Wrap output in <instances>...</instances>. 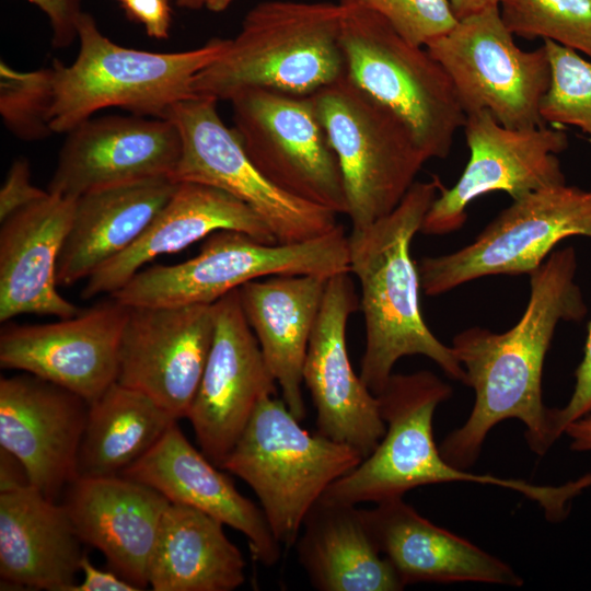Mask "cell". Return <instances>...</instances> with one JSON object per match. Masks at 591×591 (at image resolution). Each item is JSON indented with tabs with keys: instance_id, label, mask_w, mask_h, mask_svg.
<instances>
[{
	"instance_id": "d6986e66",
	"label": "cell",
	"mask_w": 591,
	"mask_h": 591,
	"mask_svg": "<svg viewBox=\"0 0 591 591\" xmlns=\"http://www.w3.org/2000/svg\"><path fill=\"white\" fill-rule=\"evenodd\" d=\"M89 406L31 373L0 379V448L21 462L30 484L49 499L57 500L78 477Z\"/></svg>"
},
{
	"instance_id": "603a6c76",
	"label": "cell",
	"mask_w": 591,
	"mask_h": 591,
	"mask_svg": "<svg viewBox=\"0 0 591 591\" xmlns=\"http://www.w3.org/2000/svg\"><path fill=\"white\" fill-rule=\"evenodd\" d=\"M220 230L244 232L267 244L278 243L265 221L234 196L210 185L178 182L142 234L86 278L81 297L88 300L99 294L111 296L147 263L179 252Z\"/></svg>"
},
{
	"instance_id": "4fadbf2b",
	"label": "cell",
	"mask_w": 591,
	"mask_h": 591,
	"mask_svg": "<svg viewBox=\"0 0 591 591\" xmlns=\"http://www.w3.org/2000/svg\"><path fill=\"white\" fill-rule=\"evenodd\" d=\"M229 102L233 130L271 183L293 197L347 213L341 169L312 95L247 89Z\"/></svg>"
},
{
	"instance_id": "f35d334b",
	"label": "cell",
	"mask_w": 591,
	"mask_h": 591,
	"mask_svg": "<svg viewBox=\"0 0 591 591\" xmlns=\"http://www.w3.org/2000/svg\"><path fill=\"white\" fill-rule=\"evenodd\" d=\"M127 18L140 23L146 33L155 39H166L172 23L170 0H117Z\"/></svg>"
},
{
	"instance_id": "5bb4252c",
	"label": "cell",
	"mask_w": 591,
	"mask_h": 591,
	"mask_svg": "<svg viewBox=\"0 0 591 591\" xmlns=\"http://www.w3.org/2000/svg\"><path fill=\"white\" fill-rule=\"evenodd\" d=\"M470 159L451 188L441 185L421 224L427 235H444L461 229L466 208L493 192L513 200L530 193L565 184L558 154L567 149V134L546 127L507 128L487 109L466 114L463 126Z\"/></svg>"
},
{
	"instance_id": "ba28073f",
	"label": "cell",
	"mask_w": 591,
	"mask_h": 591,
	"mask_svg": "<svg viewBox=\"0 0 591 591\" xmlns=\"http://www.w3.org/2000/svg\"><path fill=\"white\" fill-rule=\"evenodd\" d=\"M339 273H350L348 235L340 224L293 244H267L244 232L220 230L204 239L196 256L140 269L111 296L127 306L213 304L259 278Z\"/></svg>"
},
{
	"instance_id": "7a4b0ae2",
	"label": "cell",
	"mask_w": 591,
	"mask_h": 591,
	"mask_svg": "<svg viewBox=\"0 0 591 591\" xmlns=\"http://www.w3.org/2000/svg\"><path fill=\"white\" fill-rule=\"evenodd\" d=\"M441 185L437 175L415 182L392 212L348 235L349 270L360 283L366 328L359 375L374 395L405 356H425L450 379L466 381L452 347L440 341L422 317L420 277L410 253Z\"/></svg>"
},
{
	"instance_id": "ac0fdd59",
	"label": "cell",
	"mask_w": 591,
	"mask_h": 591,
	"mask_svg": "<svg viewBox=\"0 0 591 591\" xmlns=\"http://www.w3.org/2000/svg\"><path fill=\"white\" fill-rule=\"evenodd\" d=\"M359 305L349 273L328 278L303 366V383L316 409L317 432L346 443L364 459L383 438L386 426L379 402L354 371L346 327Z\"/></svg>"
},
{
	"instance_id": "836d02e7",
	"label": "cell",
	"mask_w": 591,
	"mask_h": 591,
	"mask_svg": "<svg viewBox=\"0 0 591 591\" xmlns=\"http://www.w3.org/2000/svg\"><path fill=\"white\" fill-rule=\"evenodd\" d=\"M551 83L541 103L545 123L578 127L591 142V60L545 39Z\"/></svg>"
},
{
	"instance_id": "484cf974",
	"label": "cell",
	"mask_w": 591,
	"mask_h": 591,
	"mask_svg": "<svg viewBox=\"0 0 591 591\" xmlns=\"http://www.w3.org/2000/svg\"><path fill=\"white\" fill-rule=\"evenodd\" d=\"M63 503L28 484L0 490V577L20 589L68 591L84 553Z\"/></svg>"
},
{
	"instance_id": "9c48e42d",
	"label": "cell",
	"mask_w": 591,
	"mask_h": 591,
	"mask_svg": "<svg viewBox=\"0 0 591 591\" xmlns=\"http://www.w3.org/2000/svg\"><path fill=\"white\" fill-rule=\"evenodd\" d=\"M337 155L347 216L360 229L392 212L429 160L405 124L347 73L312 95Z\"/></svg>"
},
{
	"instance_id": "e0dca14e",
	"label": "cell",
	"mask_w": 591,
	"mask_h": 591,
	"mask_svg": "<svg viewBox=\"0 0 591 591\" xmlns=\"http://www.w3.org/2000/svg\"><path fill=\"white\" fill-rule=\"evenodd\" d=\"M215 333L213 304L129 306L116 382L186 418Z\"/></svg>"
},
{
	"instance_id": "8d00e7d4",
	"label": "cell",
	"mask_w": 591,
	"mask_h": 591,
	"mask_svg": "<svg viewBox=\"0 0 591 591\" xmlns=\"http://www.w3.org/2000/svg\"><path fill=\"white\" fill-rule=\"evenodd\" d=\"M47 193L32 184L28 161L24 158L14 160L0 189V221Z\"/></svg>"
},
{
	"instance_id": "5b68a950",
	"label": "cell",
	"mask_w": 591,
	"mask_h": 591,
	"mask_svg": "<svg viewBox=\"0 0 591 591\" xmlns=\"http://www.w3.org/2000/svg\"><path fill=\"white\" fill-rule=\"evenodd\" d=\"M339 3L347 76L405 124L429 160L447 158L466 115L444 69L380 14Z\"/></svg>"
},
{
	"instance_id": "1f68e13d",
	"label": "cell",
	"mask_w": 591,
	"mask_h": 591,
	"mask_svg": "<svg viewBox=\"0 0 591 591\" xmlns=\"http://www.w3.org/2000/svg\"><path fill=\"white\" fill-rule=\"evenodd\" d=\"M499 9L513 35L548 39L591 59V0H500Z\"/></svg>"
},
{
	"instance_id": "8992f818",
	"label": "cell",
	"mask_w": 591,
	"mask_h": 591,
	"mask_svg": "<svg viewBox=\"0 0 591 591\" xmlns=\"http://www.w3.org/2000/svg\"><path fill=\"white\" fill-rule=\"evenodd\" d=\"M452 396L433 372L393 373L376 395L386 430L374 451L332 483L322 498L343 503H379L424 485L466 482L493 485L528 498L536 485L525 479L472 474L450 464L434 443L436 408Z\"/></svg>"
},
{
	"instance_id": "74e56055",
	"label": "cell",
	"mask_w": 591,
	"mask_h": 591,
	"mask_svg": "<svg viewBox=\"0 0 591 591\" xmlns=\"http://www.w3.org/2000/svg\"><path fill=\"white\" fill-rule=\"evenodd\" d=\"M40 9L53 30V46L68 47L78 38V21L82 14L81 0H27Z\"/></svg>"
},
{
	"instance_id": "ab89813d",
	"label": "cell",
	"mask_w": 591,
	"mask_h": 591,
	"mask_svg": "<svg viewBox=\"0 0 591 591\" xmlns=\"http://www.w3.org/2000/svg\"><path fill=\"white\" fill-rule=\"evenodd\" d=\"M80 569L83 581L71 586L68 591H138L139 589L118 576L115 571H104L96 568L84 554Z\"/></svg>"
},
{
	"instance_id": "60d3db41",
	"label": "cell",
	"mask_w": 591,
	"mask_h": 591,
	"mask_svg": "<svg viewBox=\"0 0 591 591\" xmlns=\"http://www.w3.org/2000/svg\"><path fill=\"white\" fill-rule=\"evenodd\" d=\"M564 433L570 438V449L577 452L591 451V414L586 415L566 428Z\"/></svg>"
},
{
	"instance_id": "b9f144b4",
	"label": "cell",
	"mask_w": 591,
	"mask_h": 591,
	"mask_svg": "<svg viewBox=\"0 0 591 591\" xmlns=\"http://www.w3.org/2000/svg\"><path fill=\"white\" fill-rule=\"evenodd\" d=\"M457 20L488 8L499 7L500 0H449Z\"/></svg>"
},
{
	"instance_id": "277c9868",
	"label": "cell",
	"mask_w": 591,
	"mask_h": 591,
	"mask_svg": "<svg viewBox=\"0 0 591 591\" xmlns=\"http://www.w3.org/2000/svg\"><path fill=\"white\" fill-rule=\"evenodd\" d=\"M79 54L71 65L55 59L54 132H68L94 113L120 107L134 115L165 118L176 103L194 96V77L223 50L227 39L201 47L152 53L124 47L103 35L94 18L78 21Z\"/></svg>"
},
{
	"instance_id": "44dd1931",
	"label": "cell",
	"mask_w": 591,
	"mask_h": 591,
	"mask_svg": "<svg viewBox=\"0 0 591 591\" xmlns=\"http://www.w3.org/2000/svg\"><path fill=\"white\" fill-rule=\"evenodd\" d=\"M186 439L174 421L157 443L120 474L146 484L170 502L197 509L248 541L253 557L265 566L280 558L276 540L262 510Z\"/></svg>"
},
{
	"instance_id": "4316f807",
	"label": "cell",
	"mask_w": 591,
	"mask_h": 591,
	"mask_svg": "<svg viewBox=\"0 0 591 591\" xmlns=\"http://www.w3.org/2000/svg\"><path fill=\"white\" fill-rule=\"evenodd\" d=\"M328 278L275 275L237 289L246 321L280 386L282 401L300 421L306 415L303 366Z\"/></svg>"
},
{
	"instance_id": "4dcf8cb0",
	"label": "cell",
	"mask_w": 591,
	"mask_h": 591,
	"mask_svg": "<svg viewBox=\"0 0 591 591\" xmlns=\"http://www.w3.org/2000/svg\"><path fill=\"white\" fill-rule=\"evenodd\" d=\"M177 419L152 398L117 382L89 406L78 477L120 475Z\"/></svg>"
},
{
	"instance_id": "8fae6325",
	"label": "cell",
	"mask_w": 591,
	"mask_h": 591,
	"mask_svg": "<svg viewBox=\"0 0 591 591\" xmlns=\"http://www.w3.org/2000/svg\"><path fill=\"white\" fill-rule=\"evenodd\" d=\"M591 237V189L565 184L530 193L499 212L464 247L418 263L427 296L493 275H530L570 236Z\"/></svg>"
},
{
	"instance_id": "d590c367",
	"label": "cell",
	"mask_w": 591,
	"mask_h": 591,
	"mask_svg": "<svg viewBox=\"0 0 591 591\" xmlns=\"http://www.w3.org/2000/svg\"><path fill=\"white\" fill-rule=\"evenodd\" d=\"M575 378V387L567 404L561 408H551V427L556 441L570 422L591 414V321L583 358L576 369Z\"/></svg>"
},
{
	"instance_id": "ee69618b",
	"label": "cell",
	"mask_w": 591,
	"mask_h": 591,
	"mask_svg": "<svg viewBox=\"0 0 591 591\" xmlns=\"http://www.w3.org/2000/svg\"><path fill=\"white\" fill-rule=\"evenodd\" d=\"M207 0H175L176 5L183 9L198 10L206 5Z\"/></svg>"
},
{
	"instance_id": "2e32d148",
	"label": "cell",
	"mask_w": 591,
	"mask_h": 591,
	"mask_svg": "<svg viewBox=\"0 0 591 591\" xmlns=\"http://www.w3.org/2000/svg\"><path fill=\"white\" fill-rule=\"evenodd\" d=\"M128 311L109 296L58 322L5 324L0 333V366L53 382L92 404L117 380Z\"/></svg>"
},
{
	"instance_id": "83f0119b",
	"label": "cell",
	"mask_w": 591,
	"mask_h": 591,
	"mask_svg": "<svg viewBox=\"0 0 591 591\" xmlns=\"http://www.w3.org/2000/svg\"><path fill=\"white\" fill-rule=\"evenodd\" d=\"M178 182L157 176L113 185L76 198L57 262L59 286L86 279L128 248L171 198Z\"/></svg>"
},
{
	"instance_id": "ffe728a7",
	"label": "cell",
	"mask_w": 591,
	"mask_h": 591,
	"mask_svg": "<svg viewBox=\"0 0 591 591\" xmlns=\"http://www.w3.org/2000/svg\"><path fill=\"white\" fill-rule=\"evenodd\" d=\"M67 134L47 190L71 198L143 178L172 177L182 151L177 127L161 117H90Z\"/></svg>"
},
{
	"instance_id": "7402d4cb",
	"label": "cell",
	"mask_w": 591,
	"mask_h": 591,
	"mask_svg": "<svg viewBox=\"0 0 591 591\" xmlns=\"http://www.w3.org/2000/svg\"><path fill=\"white\" fill-rule=\"evenodd\" d=\"M62 502L82 541L101 551L118 576L143 590L162 515L170 501L121 476L77 477Z\"/></svg>"
},
{
	"instance_id": "cb8c5ba5",
	"label": "cell",
	"mask_w": 591,
	"mask_h": 591,
	"mask_svg": "<svg viewBox=\"0 0 591 591\" xmlns=\"http://www.w3.org/2000/svg\"><path fill=\"white\" fill-rule=\"evenodd\" d=\"M76 198L47 193L0 221V321L23 314L68 318L82 310L58 292L57 262Z\"/></svg>"
},
{
	"instance_id": "9a60e30c",
	"label": "cell",
	"mask_w": 591,
	"mask_h": 591,
	"mask_svg": "<svg viewBox=\"0 0 591 591\" xmlns=\"http://www.w3.org/2000/svg\"><path fill=\"white\" fill-rule=\"evenodd\" d=\"M237 289L213 303L212 344L186 416L201 452L220 468L258 404L274 396L277 383L246 321Z\"/></svg>"
},
{
	"instance_id": "7bdbcfd3",
	"label": "cell",
	"mask_w": 591,
	"mask_h": 591,
	"mask_svg": "<svg viewBox=\"0 0 591 591\" xmlns=\"http://www.w3.org/2000/svg\"><path fill=\"white\" fill-rule=\"evenodd\" d=\"M234 0H207L205 8L209 11L219 13L229 8Z\"/></svg>"
},
{
	"instance_id": "f1b7e54d",
	"label": "cell",
	"mask_w": 591,
	"mask_h": 591,
	"mask_svg": "<svg viewBox=\"0 0 591 591\" xmlns=\"http://www.w3.org/2000/svg\"><path fill=\"white\" fill-rule=\"evenodd\" d=\"M298 558L320 591H398L404 584L379 552L363 509L320 498L296 542Z\"/></svg>"
},
{
	"instance_id": "52a82bcc",
	"label": "cell",
	"mask_w": 591,
	"mask_h": 591,
	"mask_svg": "<svg viewBox=\"0 0 591 591\" xmlns=\"http://www.w3.org/2000/svg\"><path fill=\"white\" fill-rule=\"evenodd\" d=\"M362 460L352 447L306 431L282 399L268 396L221 468L254 490L276 540L292 547L311 507Z\"/></svg>"
},
{
	"instance_id": "d4e9b609",
	"label": "cell",
	"mask_w": 591,
	"mask_h": 591,
	"mask_svg": "<svg viewBox=\"0 0 591 591\" xmlns=\"http://www.w3.org/2000/svg\"><path fill=\"white\" fill-rule=\"evenodd\" d=\"M363 515L379 552L404 587L417 582L520 587L524 582L506 561L430 522L403 497L363 509Z\"/></svg>"
},
{
	"instance_id": "7c38bea8",
	"label": "cell",
	"mask_w": 591,
	"mask_h": 591,
	"mask_svg": "<svg viewBox=\"0 0 591 591\" xmlns=\"http://www.w3.org/2000/svg\"><path fill=\"white\" fill-rule=\"evenodd\" d=\"M218 100L194 95L176 103L165 118L178 129L182 151L172 178L220 188L252 208L278 243L293 244L324 235L337 213L289 195L251 161L233 128L222 121Z\"/></svg>"
},
{
	"instance_id": "30bf717a",
	"label": "cell",
	"mask_w": 591,
	"mask_h": 591,
	"mask_svg": "<svg viewBox=\"0 0 591 591\" xmlns=\"http://www.w3.org/2000/svg\"><path fill=\"white\" fill-rule=\"evenodd\" d=\"M426 49L449 76L466 114L489 111L507 128L545 125L541 103L551 83L547 50L521 49L499 7L457 20Z\"/></svg>"
},
{
	"instance_id": "3957f363",
	"label": "cell",
	"mask_w": 591,
	"mask_h": 591,
	"mask_svg": "<svg viewBox=\"0 0 591 591\" xmlns=\"http://www.w3.org/2000/svg\"><path fill=\"white\" fill-rule=\"evenodd\" d=\"M340 23L339 2H260L221 54L197 72L192 91L218 101L247 89L313 95L347 73Z\"/></svg>"
},
{
	"instance_id": "f546056e",
	"label": "cell",
	"mask_w": 591,
	"mask_h": 591,
	"mask_svg": "<svg viewBox=\"0 0 591 591\" xmlns=\"http://www.w3.org/2000/svg\"><path fill=\"white\" fill-rule=\"evenodd\" d=\"M223 523L188 506L170 502L149 564L154 591H232L245 581L246 563Z\"/></svg>"
},
{
	"instance_id": "d6a6232c",
	"label": "cell",
	"mask_w": 591,
	"mask_h": 591,
	"mask_svg": "<svg viewBox=\"0 0 591 591\" xmlns=\"http://www.w3.org/2000/svg\"><path fill=\"white\" fill-rule=\"evenodd\" d=\"M55 99L53 66L19 71L0 62V114L5 127L19 139L40 140L54 131L50 113Z\"/></svg>"
},
{
	"instance_id": "6da1fadb",
	"label": "cell",
	"mask_w": 591,
	"mask_h": 591,
	"mask_svg": "<svg viewBox=\"0 0 591 591\" xmlns=\"http://www.w3.org/2000/svg\"><path fill=\"white\" fill-rule=\"evenodd\" d=\"M573 247L554 250L530 276V298L520 320L503 333L474 326L452 339V349L475 392L466 421L448 433L439 450L452 465L466 470L499 422L518 419L525 426L530 449L543 456L556 442L543 402L546 354L559 322H580L588 308L575 281Z\"/></svg>"
},
{
	"instance_id": "e575fe53",
	"label": "cell",
	"mask_w": 591,
	"mask_h": 591,
	"mask_svg": "<svg viewBox=\"0 0 591 591\" xmlns=\"http://www.w3.org/2000/svg\"><path fill=\"white\" fill-rule=\"evenodd\" d=\"M381 16L407 42L426 47L457 22L449 0H352Z\"/></svg>"
}]
</instances>
